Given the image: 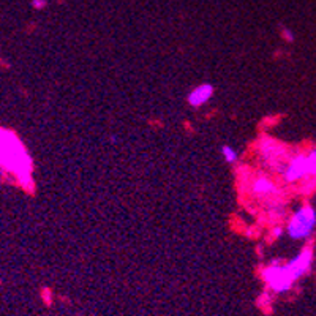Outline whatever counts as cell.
<instances>
[{"instance_id":"cell-1","label":"cell","mask_w":316,"mask_h":316,"mask_svg":"<svg viewBox=\"0 0 316 316\" xmlns=\"http://www.w3.org/2000/svg\"><path fill=\"white\" fill-rule=\"evenodd\" d=\"M0 165L4 171L15 175L19 185L33 190V163L21 139L7 128L0 127Z\"/></svg>"},{"instance_id":"cell-2","label":"cell","mask_w":316,"mask_h":316,"mask_svg":"<svg viewBox=\"0 0 316 316\" xmlns=\"http://www.w3.org/2000/svg\"><path fill=\"white\" fill-rule=\"evenodd\" d=\"M316 226V210L311 206H303L296 210L286 225V234L294 240L307 239Z\"/></svg>"},{"instance_id":"cell-3","label":"cell","mask_w":316,"mask_h":316,"mask_svg":"<svg viewBox=\"0 0 316 316\" xmlns=\"http://www.w3.org/2000/svg\"><path fill=\"white\" fill-rule=\"evenodd\" d=\"M261 277H263V282L267 285V288L274 292H278V294L280 292L289 291L292 283L296 282L294 277L291 275L288 266L278 263V261H274L272 264L264 267L261 272Z\"/></svg>"},{"instance_id":"cell-4","label":"cell","mask_w":316,"mask_h":316,"mask_svg":"<svg viewBox=\"0 0 316 316\" xmlns=\"http://www.w3.org/2000/svg\"><path fill=\"white\" fill-rule=\"evenodd\" d=\"M308 175H311L310 161H308V155L303 154L291 158L283 169V177L288 183H294L297 180L308 177Z\"/></svg>"},{"instance_id":"cell-5","label":"cell","mask_w":316,"mask_h":316,"mask_svg":"<svg viewBox=\"0 0 316 316\" xmlns=\"http://www.w3.org/2000/svg\"><path fill=\"white\" fill-rule=\"evenodd\" d=\"M311 260H313V251L310 247H307V248H303L297 256H294L289 263H286L289 272L292 277H294V280H299L302 275H305L310 271Z\"/></svg>"},{"instance_id":"cell-6","label":"cell","mask_w":316,"mask_h":316,"mask_svg":"<svg viewBox=\"0 0 316 316\" xmlns=\"http://www.w3.org/2000/svg\"><path fill=\"white\" fill-rule=\"evenodd\" d=\"M212 97H214V86L204 83V84L196 86L188 93V97H186V101H188V104H190L192 108H201Z\"/></svg>"},{"instance_id":"cell-7","label":"cell","mask_w":316,"mask_h":316,"mask_svg":"<svg viewBox=\"0 0 316 316\" xmlns=\"http://www.w3.org/2000/svg\"><path fill=\"white\" fill-rule=\"evenodd\" d=\"M251 193L256 195V196H275L277 193V185L269 179V177H256L251 180Z\"/></svg>"},{"instance_id":"cell-8","label":"cell","mask_w":316,"mask_h":316,"mask_svg":"<svg viewBox=\"0 0 316 316\" xmlns=\"http://www.w3.org/2000/svg\"><path fill=\"white\" fill-rule=\"evenodd\" d=\"M221 155H223V160L226 163H231V165L232 163H237V160H239V152L231 146L221 147Z\"/></svg>"},{"instance_id":"cell-9","label":"cell","mask_w":316,"mask_h":316,"mask_svg":"<svg viewBox=\"0 0 316 316\" xmlns=\"http://www.w3.org/2000/svg\"><path fill=\"white\" fill-rule=\"evenodd\" d=\"M308 161H310V168H311V175H316V149L308 154Z\"/></svg>"},{"instance_id":"cell-10","label":"cell","mask_w":316,"mask_h":316,"mask_svg":"<svg viewBox=\"0 0 316 316\" xmlns=\"http://www.w3.org/2000/svg\"><path fill=\"white\" fill-rule=\"evenodd\" d=\"M46 5H48V2H46V0H32V7L35 10H43Z\"/></svg>"},{"instance_id":"cell-11","label":"cell","mask_w":316,"mask_h":316,"mask_svg":"<svg viewBox=\"0 0 316 316\" xmlns=\"http://www.w3.org/2000/svg\"><path fill=\"white\" fill-rule=\"evenodd\" d=\"M283 37L288 38V41H292V40H294V37H292V33H291L289 29H283Z\"/></svg>"},{"instance_id":"cell-12","label":"cell","mask_w":316,"mask_h":316,"mask_svg":"<svg viewBox=\"0 0 316 316\" xmlns=\"http://www.w3.org/2000/svg\"><path fill=\"white\" fill-rule=\"evenodd\" d=\"M4 172V168H2V165H0V174H2Z\"/></svg>"}]
</instances>
